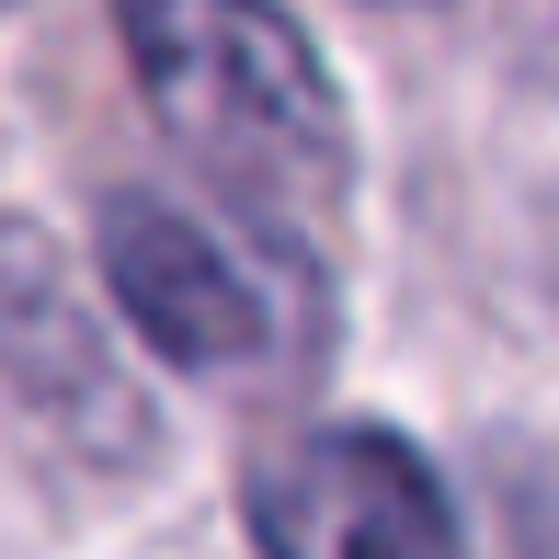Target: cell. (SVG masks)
Here are the masks:
<instances>
[{
    "label": "cell",
    "instance_id": "6da1fadb",
    "mask_svg": "<svg viewBox=\"0 0 559 559\" xmlns=\"http://www.w3.org/2000/svg\"><path fill=\"white\" fill-rule=\"evenodd\" d=\"M126 69H138L160 138L274 240H309L354 194V115L309 23L274 0H115Z\"/></svg>",
    "mask_w": 559,
    "mask_h": 559
},
{
    "label": "cell",
    "instance_id": "7a4b0ae2",
    "mask_svg": "<svg viewBox=\"0 0 559 559\" xmlns=\"http://www.w3.org/2000/svg\"><path fill=\"white\" fill-rule=\"evenodd\" d=\"M92 251H104V297L171 366H194V377L286 366V343H297L286 274H274L240 228L171 206V194H148V183H115L104 217H92Z\"/></svg>",
    "mask_w": 559,
    "mask_h": 559
},
{
    "label": "cell",
    "instance_id": "3957f363",
    "mask_svg": "<svg viewBox=\"0 0 559 559\" xmlns=\"http://www.w3.org/2000/svg\"><path fill=\"white\" fill-rule=\"evenodd\" d=\"M0 389L46 423L81 468H148L160 456V400L104 332L81 263L35 217H0Z\"/></svg>",
    "mask_w": 559,
    "mask_h": 559
},
{
    "label": "cell",
    "instance_id": "277c9868",
    "mask_svg": "<svg viewBox=\"0 0 559 559\" xmlns=\"http://www.w3.org/2000/svg\"><path fill=\"white\" fill-rule=\"evenodd\" d=\"M263 559H468L445 468L400 423H309L251 468Z\"/></svg>",
    "mask_w": 559,
    "mask_h": 559
}]
</instances>
